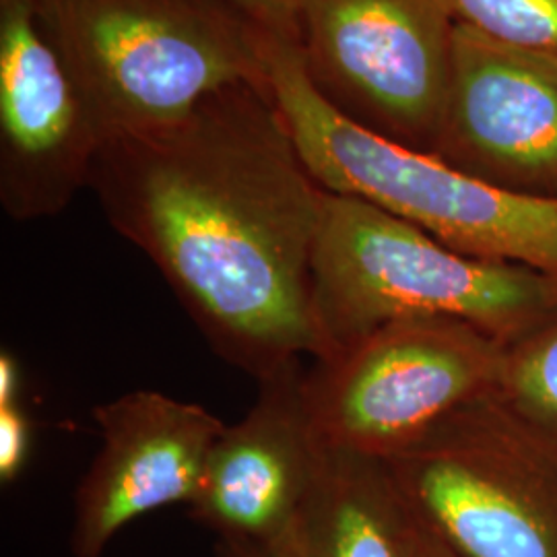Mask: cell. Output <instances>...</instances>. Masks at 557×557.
<instances>
[{
	"label": "cell",
	"mask_w": 557,
	"mask_h": 557,
	"mask_svg": "<svg viewBox=\"0 0 557 557\" xmlns=\"http://www.w3.org/2000/svg\"><path fill=\"white\" fill-rule=\"evenodd\" d=\"M89 186L221 359L260 380L314 356L326 190L267 83L227 87L170 128L103 143Z\"/></svg>",
	"instance_id": "cell-1"
},
{
	"label": "cell",
	"mask_w": 557,
	"mask_h": 557,
	"mask_svg": "<svg viewBox=\"0 0 557 557\" xmlns=\"http://www.w3.org/2000/svg\"><path fill=\"white\" fill-rule=\"evenodd\" d=\"M264 73L322 190L376 205L460 255L529 267L557 281V197L504 190L347 119L320 96L289 38L267 36Z\"/></svg>",
	"instance_id": "cell-2"
},
{
	"label": "cell",
	"mask_w": 557,
	"mask_h": 557,
	"mask_svg": "<svg viewBox=\"0 0 557 557\" xmlns=\"http://www.w3.org/2000/svg\"><path fill=\"white\" fill-rule=\"evenodd\" d=\"M310 310L314 361L397 320H465L510 343L556 314L557 281L460 255L376 205L326 193Z\"/></svg>",
	"instance_id": "cell-3"
},
{
	"label": "cell",
	"mask_w": 557,
	"mask_h": 557,
	"mask_svg": "<svg viewBox=\"0 0 557 557\" xmlns=\"http://www.w3.org/2000/svg\"><path fill=\"white\" fill-rule=\"evenodd\" d=\"M108 143L188 119L227 87L267 83V32L227 0H41Z\"/></svg>",
	"instance_id": "cell-4"
},
{
	"label": "cell",
	"mask_w": 557,
	"mask_h": 557,
	"mask_svg": "<svg viewBox=\"0 0 557 557\" xmlns=\"http://www.w3.org/2000/svg\"><path fill=\"white\" fill-rule=\"evenodd\" d=\"M384 462L413 515L458 557H557V440L494 395Z\"/></svg>",
	"instance_id": "cell-5"
},
{
	"label": "cell",
	"mask_w": 557,
	"mask_h": 557,
	"mask_svg": "<svg viewBox=\"0 0 557 557\" xmlns=\"http://www.w3.org/2000/svg\"><path fill=\"white\" fill-rule=\"evenodd\" d=\"M506 343L457 319L380 326L304 374L322 448L388 460L444 419L496 393Z\"/></svg>",
	"instance_id": "cell-6"
},
{
	"label": "cell",
	"mask_w": 557,
	"mask_h": 557,
	"mask_svg": "<svg viewBox=\"0 0 557 557\" xmlns=\"http://www.w3.org/2000/svg\"><path fill=\"white\" fill-rule=\"evenodd\" d=\"M299 57L347 119L432 153L450 85L446 0H289Z\"/></svg>",
	"instance_id": "cell-7"
},
{
	"label": "cell",
	"mask_w": 557,
	"mask_h": 557,
	"mask_svg": "<svg viewBox=\"0 0 557 557\" xmlns=\"http://www.w3.org/2000/svg\"><path fill=\"white\" fill-rule=\"evenodd\" d=\"M100 131L41 0H0V202L11 220L57 218L100 153Z\"/></svg>",
	"instance_id": "cell-8"
},
{
	"label": "cell",
	"mask_w": 557,
	"mask_h": 557,
	"mask_svg": "<svg viewBox=\"0 0 557 557\" xmlns=\"http://www.w3.org/2000/svg\"><path fill=\"white\" fill-rule=\"evenodd\" d=\"M432 156L504 190L557 197V57L457 21Z\"/></svg>",
	"instance_id": "cell-9"
},
{
	"label": "cell",
	"mask_w": 557,
	"mask_h": 557,
	"mask_svg": "<svg viewBox=\"0 0 557 557\" xmlns=\"http://www.w3.org/2000/svg\"><path fill=\"white\" fill-rule=\"evenodd\" d=\"M101 448L81 479L69 547L101 557L131 522L199 494L225 423L197 403L135 391L94 409Z\"/></svg>",
	"instance_id": "cell-10"
},
{
	"label": "cell",
	"mask_w": 557,
	"mask_h": 557,
	"mask_svg": "<svg viewBox=\"0 0 557 557\" xmlns=\"http://www.w3.org/2000/svg\"><path fill=\"white\" fill-rule=\"evenodd\" d=\"M301 359L257 380L259 395L215 442L188 517L215 545H260L298 517L319 473L322 446L304 405Z\"/></svg>",
	"instance_id": "cell-11"
},
{
	"label": "cell",
	"mask_w": 557,
	"mask_h": 557,
	"mask_svg": "<svg viewBox=\"0 0 557 557\" xmlns=\"http://www.w3.org/2000/svg\"><path fill=\"white\" fill-rule=\"evenodd\" d=\"M215 557H418V518L384 460L322 448L298 517L260 545H215Z\"/></svg>",
	"instance_id": "cell-12"
},
{
	"label": "cell",
	"mask_w": 557,
	"mask_h": 557,
	"mask_svg": "<svg viewBox=\"0 0 557 557\" xmlns=\"http://www.w3.org/2000/svg\"><path fill=\"white\" fill-rule=\"evenodd\" d=\"M494 397L517 418L557 440V312L506 343Z\"/></svg>",
	"instance_id": "cell-13"
},
{
	"label": "cell",
	"mask_w": 557,
	"mask_h": 557,
	"mask_svg": "<svg viewBox=\"0 0 557 557\" xmlns=\"http://www.w3.org/2000/svg\"><path fill=\"white\" fill-rule=\"evenodd\" d=\"M453 17L518 48L557 57V0H446Z\"/></svg>",
	"instance_id": "cell-14"
},
{
	"label": "cell",
	"mask_w": 557,
	"mask_h": 557,
	"mask_svg": "<svg viewBox=\"0 0 557 557\" xmlns=\"http://www.w3.org/2000/svg\"><path fill=\"white\" fill-rule=\"evenodd\" d=\"M32 448V423L17 405L0 407V481L13 483L25 469Z\"/></svg>",
	"instance_id": "cell-15"
},
{
	"label": "cell",
	"mask_w": 557,
	"mask_h": 557,
	"mask_svg": "<svg viewBox=\"0 0 557 557\" xmlns=\"http://www.w3.org/2000/svg\"><path fill=\"white\" fill-rule=\"evenodd\" d=\"M227 2L236 4L242 13L257 21L267 32L294 41L298 38L294 9L289 0H227Z\"/></svg>",
	"instance_id": "cell-16"
},
{
	"label": "cell",
	"mask_w": 557,
	"mask_h": 557,
	"mask_svg": "<svg viewBox=\"0 0 557 557\" xmlns=\"http://www.w3.org/2000/svg\"><path fill=\"white\" fill-rule=\"evenodd\" d=\"M20 366L9 351L0 356V407L17 405L20 393Z\"/></svg>",
	"instance_id": "cell-17"
},
{
	"label": "cell",
	"mask_w": 557,
	"mask_h": 557,
	"mask_svg": "<svg viewBox=\"0 0 557 557\" xmlns=\"http://www.w3.org/2000/svg\"><path fill=\"white\" fill-rule=\"evenodd\" d=\"M418 518V517H416ZM418 557H458L442 539L418 518Z\"/></svg>",
	"instance_id": "cell-18"
}]
</instances>
